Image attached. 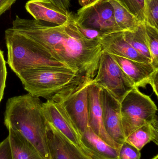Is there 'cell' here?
Returning <instances> with one entry per match:
<instances>
[{"label":"cell","instance_id":"obj_24","mask_svg":"<svg viewBox=\"0 0 158 159\" xmlns=\"http://www.w3.org/2000/svg\"><path fill=\"white\" fill-rule=\"evenodd\" d=\"M141 157L140 150L127 142H124L119 150V159H140Z\"/></svg>","mask_w":158,"mask_h":159},{"label":"cell","instance_id":"obj_25","mask_svg":"<svg viewBox=\"0 0 158 159\" xmlns=\"http://www.w3.org/2000/svg\"><path fill=\"white\" fill-rule=\"evenodd\" d=\"M73 21L78 30L86 39L93 41H100V38L104 34L103 33L91 28L82 26L77 22L73 15Z\"/></svg>","mask_w":158,"mask_h":159},{"label":"cell","instance_id":"obj_29","mask_svg":"<svg viewBox=\"0 0 158 159\" xmlns=\"http://www.w3.org/2000/svg\"><path fill=\"white\" fill-rule=\"evenodd\" d=\"M17 0H0V16L9 10Z\"/></svg>","mask_w":158,"mask_h":159},{"label":"cell","instance_id":"obj_16","mask_svg":"<svg viewBox=\"0 0 158 159\" xmlns=\"http://www.w3.org/2000/svg\"><path fill=\"white\" fill-rule=\"evenodd\" d=\"M80 148L92 159H119V149L108 144L90 127L80 136Z\"/></svg>","mask_w":158,"mask_h":159},{"label":"cell","instance_id":"obj_2","mask_svg":"<svg viewBox=\"0 0 158 159\" xmlns=\"http://www.w3.org/2000/svg\"><path fill=\"white\" fill-rule=\"evenodd\" d=\"M4 124L19 132L35 147L44 159H49L47 121L39 97L30 93L9 98L6 104Z\"/></svg>","mask_w":158,"mask_h":159},{"label":"cell","instance_id":"obj_23","mask_svg":"<svg viewBox=\"0 0 158 159\" xmlns=\"http://www.w3.org/2000/svg\"><path fill=\"white\" fill-rule=\"evenodd\" d=\"M145 22L158 29V0H144Z\"/></svg>","mask_w":158,"mask_h":159},{"label":"cell","instance_id":"obj_3","mask_svg":"<svg viewBox=\"0 0 158 159\" xmlns=\"http://www.w3.org/2000/svg\"><path fill=\"white\" fill-rule=\"evenodd\" d=\"M17 76L32 95L51 100L66 98L92 80L69 69L42 68L20 72Z\"/></svg>","mask_w":158,"mask_h":159},{"label":"cell","instance_id":"obj_15","mask_svg":"<svg viewBox=\"0 0 158 159\" xmlns=\"http://www.w3.org/2000/svg\"><path fill=\"white\" fill-rule=\"evenodd\" d=\"M25 8L35 20L60 25L68 19L69 12L56 6L50 0H30Z\"/></svg>","mask_w":158,"mask_h":159},{"label":"cell","instance_id":"obj_4","mask_svg":"<svg viewBox=\"0 0 158 159\" xmlns=\"http://www.w3.org/2000/svg\"><path fill=\"white\" fill-rule=\"evenodd\" d=\"M5 39L7 50V63L16 75L39 68L69 69L53 58L36 41L12 28L5 31Z\"/></svg>","mask_w":158,"mask_h":159},{"label":"cell","instance_id":"obj_28","mask_svg":"<svg viewBox=\"0 0 158 159\" xmlns=\"http://www.w3.org/2000/svg\"><path fill=\"white\" fill-rule=\"evenodd\" d=\"M56 6L67 12L70 7V0H50Z\"/></svg>","mask_w":158,"mask_h":159},{"label":"cell","instance_id":"obj_9","mask_svg":"<svg viewBox=\"0 0 158 159\" xmlns=\"http://www.w3.org/2000/svg\"><path fill=\"white\" fill-rule=\"evenodd\" d=\"M91 81L68 97L56 102L64 107L80 136L88 127V87Z\"/></svg>","mask_w":158,"mask_h":159},{"label":"cell","instance_id":"obj_30","mask_svg":"<svg viewBox=\"0 0 158 159\" xmlns=\"http://www.w3.org/2000/svg\"><path fill=\"white\" fill-rule=\"evenodd\" d=\"M149 84L152 87V89L156 93V95L158 96V73L155 75Z\"/></svg>","mask_w":158,"mask_h":159},{"label":"cell","instance_id":"obj_26","mask_svg":"<svg viewBox=\"0 0 158 159\" xmlns=\"http://www.w3.org/2000/svg\"><path fill=\"white\" fill-rule=\"evenodd\" d=\"M7 72L3 52L0 49V102L3 96Z\"/></svg>","mask_w":158,"mask_h":159},{"label":"cell","instance_id":"obj_22","mask_svg":"<svg viewBox=\"0 0 158 159\" xmlns=\"http://www.w3.org/2000/svg\"><path fill=\"white\" fill-rule=\"evenodd\" d=\"M141 23L145 22L144 0H117Z\"/></svg>","mask_w":158,"mask_h":159},{"label":"cell","instance_id":"obj_19","mask_svg":"<svg viewBox=\"0 0 158 159\" xmlns=\"http://www.w3.org/2000/svg\"><path fill=\"white\" fill-rule=\"evenodd\" d=\"M123 34L126 42L134 49L151 61L147 46L144 23H140L135 30L123 31Z\"/></svg>","mask_w":158,"mask_h":159},{"label":"cell","instance_id":"obj_8","mask_svg":"<svg viewBox=\"0 0 158 159\" xmlns=\"http://www.w3.org/2000/svg\"><path fill=\"white\" fill-rule=\"evenodd\" d=\"M100 97L105 129L115 142L122 145L125 142V136L122 123L120 102L102 87H100Z\"/></svg>","mask_w":158,"mask_h":159},{"label":"cell","instance_id":"obj_6","mask_svg":"<svg viewBox=\"0 0 158 159\" xmlns=\"http://www.w3.org/2000/svg\"><path fill=\"white\" fill-rule=\"evenodd\" d=\"M92 82L106 89L121 102L133 88V82L119 66L111 54L104 50L100 57L96 77Z\"/></svg>","mask_w":158,"mask_h":159},{"label":"cell","instance_id":"obj_21","mask_svg":"<svg viewBox=\"0 0 158 159\" xmlns=\"http://www.w3.org/2000/svg\"><path fill=\"white\" fill-rule=\"evenodd\" d=\"M144 24L151 64L154 68L158 69V29Z\"/></svg>","mask_w":158,"mask_h":159},{"label":"cell","instance_id":"obj_1","mask_svg":"<svg viewBox=\"0 0 158 159\" xmlns=\"http://www.w3.org/2000/svg\"><path fill=\"white\" fill-rule=\"evenodd\" d=\"M12 25L13 30L36 41L75 73L93 79L104 50L100 41L88 40L79 32L72 13L69 12L67 21L60 25L18 16Z\"/></svg>","mask_w":158,"mask_h":159},{"label":"cell","instance_id":"obj_12","mask_svg":"<svg viewBox=\"0 0 158 159\" xmlns=\"http://www.w3.org/2000/svg\"><path fill=\"white\" fill-rule=\"evenodd\" d=\"M47 122L80 148V134L62 105L51 100L43 103Z\"/></svg>","mask_w":158,"mask_h":159},{"label":"cell","instance_id":"obj_14","mask_svg":"<svg viewBox=\"0 0 158 159\" xmlns=\"http://www.w3.org/2000/svg\"><path fill=\"white\" fill-rule=\"evenodd\" d=\"M119 66L134 84L135 88L145 87L150 84L158 73V69L150 63L136 61L116 55H111Z\"/></svg>","mask_w":158,"mask_h":159},{"label":"cell","instance_id":"obj_7","mask_svg":"<svg viewBox=\"0 0 158 159\" xmlns=\"http://www.w3.org/2000/svg\"><path fill=\"white\" fill-rule=\"evenodd\" d=\"M79 24L105 34L122 31L116 23L114 10L109 0H97L82 7L75 16Z\"/></svg>","mask_w":158,"mask_h":159},{"label":"cell","instance_id":"obj_31","mask_svg":"<svg viewBox=\"0 0 158 159\" xmlns=\"http://www.w3.org/2000/svg\"><path fill=\"white\" fill-rule=\"evenodd\" d=\"M97 0H79V2L80 5L83 7L89 5L93 3Z\"/></svg>","mask_w":158,"mask_h":159},{"label":"cell","instance_id":"obj_5","mask_svg":"<svg viewBox=\"0 0 158 159\" xmlns=\"http://www.w3.org/2000/svg\"><path fill=\"white\" fill-rule=\"evenodd\" d=\"M122 123L126 137L138 128L158 120V109L150 96L134 88L120 102Z\"/></svg>","mask_w":158,"mask_h":159},{"label":"cell","instance_id":"obj_18","mask_svg":"<svg viewBox=\"0 0 158 159\" xmlns=\"http://www.w3.org/2000/svg\"><path fill=\"white\" fill-rule=\"evenodd\" d=\"M125 142L135 147L140 151L151 142H154L158 145V120L144 125L134 131L126 137Z\"/></svg>","mask_w":158,"mask_h":159},{"label":"cell","instance_id":"obj_13","mask_svg":"<svg viewBox=\"0 0 158 159\" xmlns=\"http://www.w3.org/2000/svg\"><path fill=\"white\" fill-rule=\"evenodd\" d=\"M100 42L104 50L111 55L151 63L150 60L138 53L126 42L123 31L105 34L100 38Z\"/></svg>","mask_w":158,"mask_h":159},{"label":"cell","instance_id":"obj_10","mask_svg":"<svg viewBox=\"0 0 158 159\" xmlns=\"http://www.w3.org/2000/svg\"><path fill=\"white\" fill-rule=\"evenodd\" d=\"M46 134L49 159H92L48 122Z\"/></svg>","mask_w":158,"mask_h":159},{"label":"cell","instance_id":"obj_11","mask_svg":"<svg viewBox=\"0 0 158 159\" xmlns=\"http://www.w3.org/2000/svg\"><path fill=\"white\" fill-rule=\"evenodd\" d=\"M100 87L92 82L88 87V127L110 146L119 149L121 145L109 136L104 126L100 97Z\"/></svg>","mask_w":158,"mask_h":159},{"label":"cell","instance_id":"obj_27","mask_svg":"<svg viewBox=\"0 0 158 159\" xmlns=\"http://www.w3.org/2000/svg\"><path fill=\"white\" fill-rule=\"evenodd\" d=\"M0 159H12L8 137L0 143Z\"/></svg>","mask_w":158,"mask_h":159},{"label":"cell","instance_id":"obj_20","mask_svg":"<svg viewBox=\"0 0 158 159\" xmlns=\"http://www.w3.org/2000/svg\"><path fill=\"white\" fill-rule=\"evenodd\" d=\"M114 10L115 21L119 28L123 31H133L140 25L137 19L121 5L117 0H109Z\"/></svg>","mask_w":158,"mask_h":159},{"label":"cell","instance_id":"obj_32","mask_svg":"<svg viewBox=\"0 0 158 159\" xmlns=\"http://www.w3.org/2000/svg\"><path fill=\"white\" fill-rule=\"evenodd\" d=\"M151 159H158V155H157L156 156H155L154 157H153V158Z\"/></svg>","mask_w":158,"mask_h":159},{"label":"cell","instance_id":"obj_17","mask_svg":"<svg viewBox=\"0 0 158 159\" xmlns=\"http://www.w3.org/2000/svg\"><path fill=\"white\" fill-rule=\"evenodd\" d=\"M9 139L12 159H44L35 146L21 134L9 129Z\"/></svg>","mask_w":158,"mask_h":159}]
</instances>
